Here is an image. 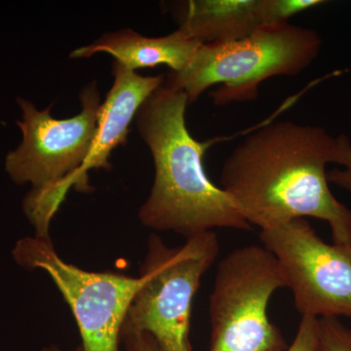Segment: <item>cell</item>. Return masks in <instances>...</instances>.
Returning a JSON list of instances; mask_svg holds the SVG:
<instances>
[{"label": "cell", "instance_id": "1", "mask_svg": "<svg viewBox=\"0 0 351 351\" xmlns=\"http://www.w3.org/2000/svg\"><path fill=\"white\" fill-rule=\"evenodd\" d=\"M337 138L291 120L249 134L225 160L219 188L261 230L306 217L326 221L332 244L351 254V209L332 195L326 167Z\"/></svg>", "mask_w": 351, "mask_h": 351}, {"label": "cell", "instance_id": "2", "mask_svg": "<svg viewBox=\"0 0 351 351\" xmlns=\"http://www.w3.org/2000/svg\"><path fill=\"white\" fill-rule=\"evenodd\" d=\"M189 105L186 93L165 76L138 110L136 125L154 163V184L138 219L151 230L186 239L216 228L251 230L230 196L206 174L204 156L210 144L189 133Z\"/></svg>", "mask_w": 351, "mask_h": 351}, {"label": "cell", "instance_id": "3", "mask_svg": "<svg viewBox=\"0 0 351 351\" xmlns=\"http://www.w3.org/2000/svg\"><path fill=\"white\" fill-rule=\"evenodd\" d=\"M82 112L71 119L51 117L52 106L39 110L32 101L18 97L22 119L17 125L22 142L6 154L4 168L18 186L29 184L31 191L23 201V210L36 230V237H50L51 221L69 189L87 191L80 171L93 149L100 93L96 82L80 93Z\"/></svg>", "mask_w": 351, "mask_h": 351}, {"label": "cell", "instance_id": "4", "mask_svg": "<svg viewBox=\"0 0 351 351\" xmlns=\"http://www.w3.org/2000/svg\"><path fill=\"white\" fill-rule=\"evenodd\" d=\"M322 39L315 31L290 23L265 25L247 38L205 44L181 71L166 80L195 103L210 87L218 107L258 98V87L276 76H298L319 56Z\"/></svg>", "mask_w": 351, "mask_h": 351}, {"label": "cell", "instance_id": "5", "mask_svg": "<svg viewBox=\"0 0 351 351\" xmlns=\"http://www.w3.org/2000/svg\"><path fill=\"white\" fill-rule=\"evenodd\" d=\"M219 240L215 232L168 246L152 233L141 267L143 282L132 300L121 332L126 339L149 335L158 351H193L191 309L201 280L218 258Z\"/></svg>", "mask_w": 351, "mask_h": 351}, {"label": "cell", "instance_id": "6", "mask_svg": "<svg viewBox=\"0 0 351 351\" xmlns=\"http://www.w3.org/2000/svg\"><path fill=\"white\" fill-rule=\"evenodd\" d=\"M286 279L263 245L239 247L221 258L210 295L209 351H286L287 341L269 316V304Z\"/></svg>", "mask_w": 351, "mask_h": 351}, {"label": "cell", "instance_id": "7", "mask_svg": "<svg viewBox=\"0 0 351 351\" xmlns=\"http://www.w3.org/2000/svg\"><path fill=\"white\" fill-rule=\"evenodd\" d=\"M16 263L48 274L75 316L83 351H120L129 306L142 277L110 271H89L60 257L50 237H25L12 251Z\"/></svg>", "mask_w": 351, "mask_h": 351}, {"label": "cell", "instance_id": "8", "mask_svg": "<svg viewBox=\"0 0 351 351\" xmlns=\"http://www.w3.org/2000/svg\"><path fill=\"white\" fill-rule=\"evenodd\" d=\"M302 316L351 319V254L328 244L306 219L261 230Z\"/></svg>", "mask_w": 351, "mask_h": 351}, {"label": "cell", "instance_id": "9", "mask_svg": "<svg viewBox=\"0 0 351 351\" xmlns=\"http://www.w3.org/2000/svg\"><path fill=\"white\" fill-rule=\"evenodd\" d=\"M112 75V86L99 110L93 149L80 171L83 182L88 184V171L110 169L113 149L125 144L132 120L165 80V75H138L117 61L113 62Z\"/></svg>", "mask_w": 351, "mask_h": 351}, {"label": "cell", "instance_id": "10", "mask_svg": "<svg viewBox=\"0 0 351 351\" xmlns=\"http://www.w3.org/2000/svg\"><path fill=\"white\" fill-rule=\"evenodd\" d=\"M265 0H188L172 2L179 29L205 44L232 43L265 25Z\"/></svg>", "mask_w": 351, "mask_h": 351}, {"label": "cell", "instance_id": "11", "mask_svg": "<svg viewBox=\"0 0 351 351\" xmlns=\"http://www.w3.org/2000/svg\"><path fill=\"white\" fill-rule=\"evenodd\" d=\"M201 45L180 29L159 38H149L124 29L104 34L89 45L73 50L69 57L82 59L106 52L131 71L166 64L178 73L188 66Z\"/></svg>", "mask_w": 351, "mask_h": 351}, {"label": "cell", "instance_id": "12", "mask_svg": "<svg viewBox=\"0 0 351 351\" xmlns=\"http://www.w3.org/2000/svg\"><path fill=\"white\" fill-rule=\"evenodd\" d=\"M325 3L323 0H265V25L289 24L298 14Z\"/></svg>", "mask_w": 351, "mask_h": 351}, {"label": "cell", "instance_id": "13", "mask_svg": "<svg viewBox=\"0 0 351 351\" xmlns=\"http://www.w3.org/2000/svg\"><path fill=\"white\" fill-rule=\"evenodd\" d=\"M318 337V351H351V329L339 318H319Z\"/></svg>", "mask_w": 351, "mask_h": 351}, {"label": "cell", "instance_id": "14", "mask_svg": "<svg viewBox=\"0 0 351 351\" xmlns=\"http://www.w3.org/2000/svg\"><path fill=\"white\" fill-rule=\"evenodd\" d=\"M336 152L332 163L343 166V169L329 171L327 174L329 184L345 189L351 193V141L346 134L337 136Z\"/></svg>", "mask_w": 351, "mask_h": 351}, {"label": "cell", "instance_id": "15", "mask_svg": "<svg viewBox=\"0 0 351 351\" xmlns=\"http://www.w3.org/2000/svg\"><path fill=\"white\" fill-rule=\"evenodd\" d=\"M318 319L311 316H302L294 341L286 351H318Z\"/></svg>", "mask_w": 351, "mask_h": 351}, {"label": "cell", "instance_id": "16", "mask_svg": "<svg viewBox=\"0 0 351 351\" xmlns=\"http://www.w3.org/2000/svg\"><path fill=\"white\" fill-rule=\"evenodd\" d=\"M127 351H158L154 339L149 335H140L122 341Z\"/></svg>", "mask_w": 351, "mask_h": 351}, {"label": "cell", "instance_id": "17", "mask_svg": "<svg viewBox=\"0 0 351 351\" xmlns=\"http://www.w3.org/2000/svg\"><path fill=\"white\" fill-rule=\"evenodd\" d=\"M43 351H66L64 350H62V348H60L59 346L52 345L49 346H46V348H44ZM71 351H83V348L82 345L76 346L75 350Z\"/></svg>", "mask_w": 351, "mask_h": 351}]
</instances>
